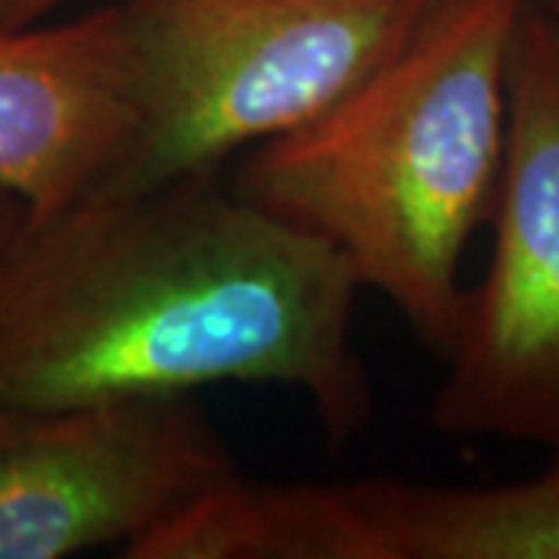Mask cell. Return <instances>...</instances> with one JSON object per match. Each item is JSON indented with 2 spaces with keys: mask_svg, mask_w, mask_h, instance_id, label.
Instances as JSON below:
<instances>
[{
  "mask_svg": "<svg viewBox=\"0 0 559 559\" xmlns=\"http://www.w3.org/2000/svg\"><path fill=\"white\" fill-rule=\"evenodd\" d=\"M134 128L84 200L124 197L323 116L377 75L441 0H124Z\"/></svg>",
  "mask_w": 559,
  "mask_h": 559,
  "instance_id": "3",
  "label": "cell"
},
{
  "mask_svg": "<svg viewBox=\"0 0 559 559\" xmlns=\"http://www.w3.org/2000/svg\"><path fill=\"white\" fill-rule=\"evenodd\" d=\"M134 128V69L121 7L60 25H0V187L28 224L91 197Z\"/></svg>",
  "mask_w": 559,
  "mask_h": 559,
  "instance_id": "6",
  "label": "cell"
},
{
  "mask_svg": "<svg viewBox=\"0 0 559 559\" xmlns=\"http://www.w3.org/2000/svg\"><path fill=\"white\" fill-rule=\"evenodd\" d=\"M69 0H0V25L3 28H22L35 25L53 10H60Z\"/></svg>",
  "mask_w": 559,
  "mask_h": 559,
  "instance_id": "9",
  "label": "cell"
},
{
  "mask_svg": "<svg viewBox=\"0 0 559 559\" xmlns=\"http://www.w3.org/2000/svg\"><path fill=\"white\" fill-rule=\"evenodd\" d=\"M25 224H28V209L10 190L0 187V261L7 259L13 242L20 240Z\"/></svg>",
  "mask_w": 559,
  "mask_h": 559,
  "instance_id": "10",
  "label": "cell"
},
{
  "mask_svg": "<svg viewBox=\"0 0 559 559\" xmlns=\"http://www.w3.org/2000/svg\"><path fill=\"white\" fill-rule=\"evenodd\" d=\"M230 476L190 395L0 404V559L124 550Z\"/></svg>",
  "mask_w": 559,
  "mask_h": 559,
  "instance_id": "5",
  "label": "cell"
},
{
  "mask_svg": "<svg viewBox=\"0 0 559 559\" xmlns=\"http://www.w3.org/2000/svg\"><path fill=\"white\" fill-rule=\"evenodd\" d=\"M544 3V10L550 13V20L557 22V28H559V0H540Z\"/></svg>",
  "mask_w": 559,
  "mask_h": 559,
  "instance_id": "11",
  "label": "cell"
},
{
  "mask_svg": "<svg viewBox=\"0 0 559 559\" xmlns=\"http://www.w3.org/2000/svg\"><path fill=\"white\" fill-rule=\"evenodd\" d=\"M491 259L463 299L429 407L457 439H513L559 454V28L540 0L522 13Z\"/></svg>",
  "mask_w": 559,
  "mask_h": 559,
  "instance_id": "4",
  "label": "cell"
},
{
  "mask_svg": "<svg viewBox=\"0 0 559 559\" xmlns=\"http://www.w3.org/2000/svg\"><path fill=\"white\" fill-rule=\"evenodd\" d=\"M355 485L389 559H559V454L535 479L495 488Z\"/></svg>",
  "mask_w": 559,
  "mask_h": 559,
  "instance_id": "8",
  "label": "cell"
},
{
  "mask_svg": "<svg viewBox=\"0 0 559 559\" xmlns=\"http://www.w3.org/2000/svg\"><path fill=\"white\" fill-rule=\"evenodd\" d=\"M128 559H389L358 485H255L237 473L121 550Z\"/></svg>",
  "mask_w": 559,
  "mask_h": 559,
  "instance_id": "7",
  "label": "cell"
},
{
  "mask_svg": "<svg viewBox=\"0 0 559 559\" xmlns=\"http://www.w3.org/2000/svg\"><path fill=\"white\" fill-rule=\"evenodd\" d=\"M528 0H441L377 75L246 150L234 190L336 252L444 358L507 150L510 60Z\"/></svg>",
  "mask_w": 559,
  "mask_h": 559,
  "instance_id": "2",
  "label": "cell"
},
{
  "mask_svg": "<svg viewBox=\"0 0 559 559\" xmlns=\"http://www.w3.org/2000/svg\"><path fill=\"white\" fill-rule=\"evenodd\" d=\"M355 299L336 252L221 171L81 200L25 224L0 261V404L283 385L340 444L373 407Z\"/></svg>",
  "mask_w": 559,
  "mask_h": 559,
  "instance_id": "1",
  "label": "cell"
}]
</instances>
